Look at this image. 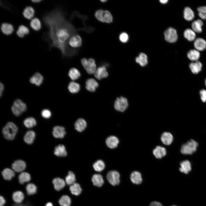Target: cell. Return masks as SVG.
I'll return each instance as SVG.
<instances>
[{"mask_svg": "<svg viewBox=\"0 0 206 206\" xmlns=\"http://www.w3.org/2000/svg\"><path fill=\"white\" fill-rule=\"evenodd\" d=\"M183 17L186 20L191 21L194 18V13L190 7H185L184 10Z\"/></svg>", "mask_w": 206, "mask_h": 206, "instance_id": "cell-28", "label": "cell"}, {"mask_svg": "<svg viewBox=\"0 0 206 206\" xmlns=\"http://www.w3.org/2000/svg\"><path fill=\"white\" fill-rule=\"evenodd\" d=\"M41 114L42 116L44 118L48 119L51 117L52 113L50 110L49 109H44L41 111Z\"/></svg>", "mask_w": 206, "mask_h": 206, "instance_id": "cell-50", "label": "cell"}, {"mask_svg": "<svg viewBox=\"0 0 206 206\" xmlns=\"http://www.w3.org/2000/svg\"><path fill=\"white\" fill-rule=\"evenodd\" d=\"M106 143L109 148H114L117 146L119 143V140L116 137L114 136H111L107 138Z\"/></svg>", "mask_w": 206, "mask_h": 206, "instance_id": "cell-16", "label": "cell"}, {"mask_svg": "<svg viewBox=\"0 0 206 206\" xmlns=\"http://www.w3.org/2000/svg\"><path fill=\"white\" fill-rule=\"evenodd\" d=\"M25 126L28 128H31L35 126L37 124L36 120L32 117H29L26 118L23 121Z\"/></svg>", "mask_w": 206, "mask_h": 206, "instance_id": "cell-40", "label": "cell"}, {"mask_svg": "<svg viewBox=\"0 0 206 206\" xmlns=\"http://www.w3.org/2000/svg\"><path fill=\"white\" fill-rule=\"evenodd\" d=\"M6 201L4 198L1 196H0V206H3L5 204Z\"/></svg>", "mask_w": 206, "mask_h": 206, "instance_id": "cell-55", "label": "cell"}, {"mask_svg": "<svg viewBox=\"0 0 206 206\" xmlns=\"http://www.w3.org/2000/svg\"><path fill=\"white\" fill-rule=\"evenodd\" d=\"M70 190L73 195L76 196L79 195L82 191L79 184L76 183H74L71 185L70 187Z\"/></svg>", "mask_w": 206, "mask_h": 206, "instance_id": "cell-42", "label": "cell"}, {"mask_svg": "<svg viewBox=\"0 0 206 206\" xmlns=\"http://www.w3.org/2000/svg\"><path fill=\"white\" fill-rule=\"evenodd\" d=\"M86 126L87 123L86 121L82 118L78 119L74 124L75 129L79 132H82L84 130Z\"/></svg>", "mask_w": 206, "mask_h": 206, "instance_id": "cell-22", "label": "cell"}, {"mask_svg": "<svg viewBox=\"0 0 206 206\" xmlns=\"http://www.w3.org/2000/svg\"><path fill=\"white\" fill-rule=\"evenodd\" d=\"M128 104L127 99L126 98L121 96L116 98L114 103V108L117 111L123 112L128 107Z\"/></svg>", "mask_w": 206, "mask_h": 206, "instance_id": "cell-6", "label": "cell"}, {"mask_svg": "<svg viewBox=\"0 0 206 206\" xmlns=\"http://www.w3.org/2000/svg\"><path fill=\"white\" fill-rule=\"evenodd\" d=\"M76 181L75 176L74 173L71 171L68 172V175L65 178V181L69 185H71L74 184Z\"/></svg>", "mask_w": 206, "mask_h": 206, "instance_id": "cell-45", "label": "cell"}, {"mask_svg": "<svg viewBox=\"0 0 206 206\" xmlns=\"http://www.w3.org/2000/svg\"><path fill=\"white\" fill-rule=\"evenodd\" d=\"M26 167L25 162L21 160L15 161L12 164L13 169L17 172H21L23 171Z\"/></svg>", "mask_w": 206, "mask_h": 206, "instance_id": "cell-12", "label": "cell"}, {"mask_svg": "<svg viewBox=\"0 0 206 206\" xmlns=\"http://www.w3.org/2000/svg\"><path fill=\"white\" fill-rule=\"evenodd\" d=\"M82 44V38L77 33L72 36L68 42L70 46L74 49L80 47Z\"/></svg>", "mask_w": 206, "mask_h": 206, "instance_id": "cell-9", "label": "cell"}, {"mask_svg": "<svg viewBox=\"0 0 206 206\" xmlns=\"http://www.w3.org/2000/svg\"><path fill=\"white\" fill-rule=\"evenodd\" d=\"M24 198V194L20 191H17L13 193L12 199L13 201L17 204H20Z\"/></svg>", "mask_w": 206, "mask_h": 206, "instance_id": "cell-35", "label": "cell"}, {"mask_svg": "<svg viewBox=\"0 0 206 206\" xmlns=\"http://www.w3.org/2000/svg\"><path fill=\"white\" fill-rule=\"evenodd\" d=\"M66 134L65 129L62 126H56L53 129L52 134L55 138H64Z\"/></svg>", "mask_w": 206, "mask_h": 206, "instance_id": "cell-13", "label": "cell"}, {"mask_svg": "<svg viewBox=\"0 0 206 206\" xmlns=\"http://www.w3.org/2000/svg\"><path fill=\"white\" fill-rule=\"evenodd\" d=\"M100 1L102 3H104L106 2L107 1V0H100Z\"/></svg>", "mask_w": 206, "mask_h": 206, "instance_id": "cell-59", "label": "cell"}, {"mask_svg": "<svg viewBox=\"0 0 206 206\" xmlns=\"http://www.w3.org/2000/svg\"><path fill=\"white\" fill-rule=\"evenodd\" d=\"M136 63L139 64L142 67L146 66L148 64L147 57L146 55L143 53H140L138 56L135 59Z\"/></svg>", "mask_w": 206, "mask_h": 206, "instance_id": "cell-29", "label": "cell"}, {"mask_svg": "<svg viewBox=\"0 0 206 206\" xmlns=\"http://www.w3.org/2000/svg\"><path fill=\"white\" fill-rule=\"evenodd\" d=\"M120 175L117 171L112 170L108 172L107 175V179L111 185L115 186L118 185L120 182Z\"/></svg>", "mask_w": 206, "mask_h": 206, "instance_id": "cell-8", "label": "cell"}, {"mask_svg": "<svg viewBox=\"0 0 206 206\" xmlns=\"http://www.w3.org/2000/svg\"><path fill=\"white\" fill-rule=\"evenodd\" d=\"M54 189L57 191H59L62 189L65 185V182L62 179L56 177L52 181Z\"/></svg>", "mask_w": 206, "mask_h": 206, "instance_id": "cell-19", "label": "cell"}, {"mask_svg": "<svg viewBox=\"0 0 206 206\" xmlns=\"http://www.w3.org/2000/svg\"><path fill=\"white\" fill-rule=\"evenodd\" d=\"M119 38L121 42L123 43H125L128 41V37L126 33L123 32L120 35Z\"/></svg>", "mask_w": 206, "mask_h": 206, "instance_id": "cell-51", "label": "cell"}, {"mask_svg": "<svg viewBox=\"0 0 206 206\" xmlns=\"http://www.w3.org/2000/svg\"><path fill=\"white\" fill-rule=\"evenodd\" d=\"M203 23L200 19H198L193 21L191 24V27L195 32L200 33L202 32V27Z\"/></svg>", "mask_w": 206, "mask_h": 206, "instance_id": "cell-26", "label": "cell"}, {"mask_svg": "<svg viewBox=\"0 0 206 206\" xmlns=\"http://www.w3.org/2000/svg\"><path fill=\"white\" fill-rule=\"evenodd\" d=\"M58 202L61 206H70L71 204L70 198L66 195L62 196L59 200Z\"/></svg>", "mask_w": 206, "mask_h": 206, "instance_id": "cell-44", "label": "cell"}, {"mask_svg": "<svg viewBox=\"0 0 206 206\" xmlns=\"http://www.w3.org/2000/svg\"><path fill=\"white\" fill-rule=\"evenodd\" d=\"M103 23H110L113 21V17L110 12L108 10L104 11L103 15Z\"/></svg>", "mask_w": 206, "mask_h": 206, "instance_id": "cell-46", "label": "cell"}, {"mask_svg": "<svg viewBox=\"0 0 206 206\" xmlns=\"http://www.w3.org/2000/svg\"><path fill=\"white\" fill-rule=\"evenodd\" d=\"M68 88L71 93L75 94L78 92L80 91V86L79 84L72 82H70L69 84Z\"/></svg>", "mask_w": 206, "mask_h": 206, "instance_id": "cell-41", "label": "cell"}, {"mask_svg": "<svg viewBox=\"0 0 206 206\" xmlns=\"http://www.w3.org/2000/svg\"><path fill=\"white\" fill-rule=\"evenodd\" d=\"M167 0H160V2L162 4H165L168 2Z\"/></svg>", "mask_w": 206, "mask_h": 206, "instance_id": "cell-57", "label": "cell"}, {"mask_svg": "<svg viewBox=\"0 0 206 206\" xmlns=\"http://www.w3.org/2000/svg\"><path fill=\"white\" fill-rule=\"evenodd\" d=\"M197 10L200 18L202 19L206 20V6L199 7L197 8Z\"/></svg>", "mask_w": 206, "mask_h": 206, "instance_id": "cell-48", "label": "cell"}, {"mask_svg": "<svg viewBox=\"0 0 206 206\" xmlns=\"http://www.w3.org/2000/svg\"><path fill=\"white\" fill-rule=\"evenodd\" d=\"M27 110L26 104L21 99H17L15 100L11 107L13 113L16 116L20 115Z\"/></svg>", "mask_w": 206, "mask_h": 206, "instance_id": "cell-3", "label": "cell"}, {"mask_svg": "<svg viewBox=\"0 0 206 206\" xmlns=\"http://www.w3.org/2000/svg\"><path fill=\"white\" fill-rule=\"evenodd\" d=\"M166 153L165 148L160 146H156L153 151V154L157 159H160L162 158L165 156Z\"/></svg>", "mask_w": 206, "mask_h": 206, "instance_id": "cell-17", "label": "cell"}, {"mask_svg": "<svg viewBox=\"0 0 206 206\" xmlns=\"http://www.w3.org/2000/svg\"><path fill=\"white\" fill-rule=\"evenodd\" d=\"M180 167L179 170L182 173L188 174L191 170V166L190 162L188 160L181 161L180 163Z\"/></svg>", "mask_w": 206, "mask_h": 206, "instance_id": "cell-23", "label": "cell"}, {"mask_svg": "<svg viewBox=\"0 0 206 206\" xmlns=\"http://www.w3.org/2000/svg\"><path fill=\"white\" fill-rule=\"evenodd\" d=\"M107 64H105L99 67L94 73L95 77L98 80H101L106 78L108 75V73L106 70Z\"/></svg>", "mask_w": 206, "mask_h": 206, "instance_id": "cell-10", "label": "cell"}, {"mask_svg": "<svg viewBox=\"0 0 206 206\" xmlns=\"http://www.w3.org/2000/svg\"><path fill=\"white\" fill-rule=\"evenodd\" d=\"M93 167L96 171L101 172L102 171L105 167V164L102 160H98L95 162L93 165Z\"/></svg>", "mask_w": 206, "mask_h": 206, "instance_id": "cell-43", "label": "cell"}, {"mask_svg": "<svg viewBox=\"0 0 206 206\" xmlns=\"http://www.w3.org/2000/svg\"><path fill=\"white\" fill-rule=\"evenodd\" d=\"M200 94L201 96V98L202 101L203 102H206V90L205 89H202L200 91Z\"/></svg>", "mask_w": 206, "mask_h": 206, "instance_id": "cell-52", "label": "cell"}, {"mask_svg": "<svg viewBox=\"0 0 206 206\" xmlns=\"http://www.w3.org/2000/svg\"><path fill=\"white\" fill-rule=\"evenodd\" d=\"M199 51L196 49H192L189 50L187 54L188 58L192 61L195 62L198 61L200 57Z\"/></svg>", "mask_w": 206, "mask_h": 206, "instance_id": "cell-30", "label": "cell"}, {"mask_svg": "<svg viewBox=\"0 0 206 206\" xmlns=\"http://www.w3.org/2000/svg\"><path fill=\"white\" fill-rule=\"evenodd\" d=\"M35 136V134L34 131L31 130H29L27 132L24 136V140L27 144H31L33 142Z\"/></svg>", "mask_w": 206, "mask_h": 206, "instance_id": "cell-34", "label": "cell"}, {"mask_svg": "<svg viewBox=\"0 0 206 206\" xmlns=\"http://www.w3.org/2000/svg\"><path fill=\"white\" fill-rule=\"evenodd\" d=\"M29 32V29L27 27L23 25H21L19 27L16 33L18 36L22 38L28 34Z\"/></svg>", "mask_w": 206, "mask_h": 206, "instance_id": "cell-37", "label": "cell"}, {"mask_svg": "<svg viewBox=\"0 0 206 206\" xmlns=\"http://www.w3.org/2000/svg\"><path fill=\"white\" fill-rule=\"evenodd\" d=\"M31 1L33 3H39L41 1H42V0H31Z\"/></svg>", "mask_w": 206, "mask_h": 206, "instance_id": "cell-56", "label": "cell"}, {"mask_svg": "<svg viewBox=\"0 0 206 206\" xmlns=\"http://www.w3.org/2000/svg\"><path fill=\"white\" fill-rule=\"evenodd\" d=\"M161 139L163 144L169 145L172 143L173 140V137L172 134L170 132H165L161 134Z\"/></svg>", "mask_w": 206, "mask_h": 206, "instance_id": "cell-18", "label": "cell"}, {"mask_svg": "<svg viewBox=\"0 0 206 206\" xmlns=\"http://www.w3.org/2000/svg\"><path fill=\"white\" fill-rule=\"evenodd\" d=\"M150 206H163L162 204L160 202L154 201L151 203Z\"/></svg>", "mask_w": 206, "mask_h": 206, "instance_id": "cell-54", "label": "cell"}, {"mask_svg": "<svg viewBox=\"0 0 206 206\" xmlns=\"http://www.w3.org/2000/svg\"><path fill=\"white\" fill-rule=\"evenodd\" d=\"M30 25L31 27L34 30L38 31L41 27V24L40 20L37 17L32 19L30 21Z\"/></svg>", "mask_w": 206, "mask_h": 206, "instance_id": "cell-36", "label": "cell"}, {"mask_svg": "<svg viewBox=\"0 0 206 206\" xmlns=\"http://www.w3.org/2000/svg\"><path fill=\"white\" fill-rule=\"evenodd\" d=\"M4 89V86L3 83H0V96L1 97L3 95Z\"/></svg>", "mask_w": 206, "mask_h": 206, "instance_id": "cell-53", "label": "cell"}, {"mask_svg": "<svg viewBox=\"0 0 206 206\" xmlns=\"http://www.w3.org/2000/svg\"><path fill=\"white\" fill-rule=\"evenodd\" d=\"M130 178L132 182L136 185L140 184L142 181L141 174L138 171L132 172L130 175Z\"/></svg>", "mask_w": 206, "mask_h": 206, "instance_id": "cell-21", "label": "cell"}, {"mask_svg": "<svg viewBox=\"0 0 206 206\" xmlns=\"http://www.w3.org/2000/svg\"><path fill=\"white\" fill-rule=\"evenodd\" d=\"M98 86V82L93 78H89L86 82V88L90 92H94Z\"/></svg>", "mask_w": 206, "mask_h": 206, "instance_id": "cell-15", "label": "cell"}, {"mask_svg": "<svg viewBox=\"0 0 206 206\" xmlns=\"http://www.w3.org/2000/svg\"><path fill=\"white\" fill-rule=\"evenodd\" d=\"M165 40L167 42L173 43L175 42L178 39V35L175 29L171 27L167 28L164 33Z\"/></svg>", "mask_w": 206, "mask_h": 206, "instance_id": "cell-7", "label": "cell"}, {"mask_svg": "<svg viewBox=\"0 0 206 206\" xmlns=\"http://www.w3.org/2000/svg\"><path fill=\"white\" fill-rule=\"evenodd\" d=\"M18 131L16 125L12 122H8L3 128L2 132L4 138L7 140H13Z\"/></svg>", "mask_w": 206, "mask_h": 206, "instance_id": "cell-2", "label": "cell"}, {"mask_svg": "<svg viewBox=\"0 0 206 206\" xmlns=\"http://www.w3.org/2000/svg\"><path fill=\"white\" fill-rule=\"evenodd\" d=\"M92 180L93 185L97 187L102 186L104 183L103 177L100 174H95L92 177Z\"/></svg>", "mask_w": 206, "mask_h": 206, "instance_id": "cell-31", "label": "cell"}, {"mask_svg": "<svg viewBox=\"0 0 206 206\" xmlns=\"http://www.w3.org/2000/svg\"><path fill=\"white\" fill-rule=\"evenodd\" d=\"M2 175L4 179L10 181L14 177L15 173L12 170L9 168H6L2 172Z\"/></svg>", "mask_w": 206, "mask_h": 206, "instance_id": "cell-33", "label": "cell"}, {"mask_svg": "<svg viewBox=\"0 0 206 206\" xmlns=\"http://www.w3.org/2000/svg\"><path fill=\"white\" fill-rule=\"evenodd\" d=\"M176 206V205H173V206Z\"/></svg>", "mask_w": 206, "mask_h": 206, "instance_id": "cell-61", "label": "cell"}, {"mask_svg": "<svg viewBox=\"0 0 206 206\" xmlns=\"http://www.w3.org/2000/svg\"><path fill=\"white\" fill-rule=\"evenodd\" d=\"M43 77L41 74L36 72L30 77L29 81L31 84L37 86H39L43 83Z\"/></svg>", "mask_w": 206, "mask_h": 206, "instance_id": "cell-11", "label": "cell"}, {"mask_svg": "<svg viewBox=\"0 0 206 206\" xmlns=\"http://www.w3.org/2000/svg\"><path fill=\"white\" fill-rule=\"evenodd\" d=\"M19 183L21 184L25 183L29 181L31 177L30 174L26 172H23L21 173L18 177Z\"/></svg>", "mask_w": 206, "mask_h": 206, "instance_id": "cell-39", "label": "cell"}, {"mask_svg": "<svg viewBox=\"0 0 206 206\" xmlns=\"http://www.w3.org/2000/svg\"><path fill=\"white\" fill-rule=\"evenodd\" d=\"M1 28L2 33L7 35L11 34L14 30L13 25L10 23H2Z\"/></svg>", "mask_w": 206, "mask_h": 206, "instance_id": "cell-20", "label": "cell"}, {"mask_svg": "<svg viewBox=\"0 0 206 206\" xmlns=\"http://www.w3.org/2000/svg\"><path fill=\"white\" fill-rule=\"evenodd\" d=\"M26 190L28 195H33L36 193L37 187L34 184L29 183L26 186Z\"/></svg>", "mask_w": 206, "mask_h": 206, "instance_id": "cell-47", "label": "cell"}, {"mask_svg": "<svg viewBox=\"0 0 206 206\" xmlns=\"http://www.w3.org/2000/svg\"><path fill=\"white\" fill-rule=\"evenodd\" d=\"M185 37L189 41H192L195 39L196 35L195 32L192 29L187 28L184 32Z\"/></svg>", "mask_w": 206, "mask_h": 206, "instance_id": "cell-32", "label": "cell"}, {"mask_svg": "<svg viewBox=\"0 0 206 206\" xmlns=\"http://www.w3.org/2000/svg\"><path fill=\"white\" fill-rule=\"evenodd\" d=\"M81 62L88 73L91 74L95 73L96 70V65L94 59L90 58L87 60L83 58L81 60Z\"/></svg>", "mask_w": 206, "mask_h": 206, "instance_id": "cell-5", "label": "cell"}, {"mask_svg": "<svg viewBox=\"0 0 206 206\" xmlns=\"http://www.w3.org/2000/svg\"><path fill=\"white\" fill-rule=\"evenodd\" d=\"M45 206H53V205L51 203L48 202L46 203Z\"/></svg>", "mask_w": 206, "mask_h": 206, "instance_id": "cell-58", "label": "cell"}, {"mask_svg": "<svg viewBox=\"0 0 206 206\" xmlns=\"http://www.w3.org/2000/svg\"><path fill=\"white\" fill-rule=\"evenodd\" d=\"M194 45L196 49L199 51H203L206 48V41L202 38H197L194 40Z\"/></svg>", "mask_w": 206, "mask_h": 206, "instance_id": "cell-14", "label": "cell"}, {"mask_svg": "<svg viewBox=\"0 0 206 206\" xmlns=\"http://www.w3.org/2000/svg\"><path fill=\"white\" fill-rule=\"evenodd\" d=\"M35 13L34 9L32 7L28 6L25 7L23 12V15L25 18L30 19L34 17Z\"/></svg>", "mask_w": 206, "mask_h": 206, "instance_id": "cell-25", "label": "cell"}, {"mask_svg": "<svg viewBox=\"0 0 206 206\" xmlns=\"http://www.w3.org/2000/svg\"><path fill=\"white\" fill-rule=\"evenodd\" d=\"M202 64L199 61L190 63L189 65V68L192 72L195 74H198L201 70Z\"/></svg>", "mask_w": 206, "mask_h": 206, "instance_id": "cell-27", "label": "cell"}, {"mask_svg": "<svg viewBox=\"0 0 206 206\" xmlns=\"http://www.w3.org/2000/svg\"><path fill=\"white\" fill-rule=\"evenodd\" d=\"M54 154L59 157H65L67 155L65 147L63 144H59L56 146L54 152Z\"/></svg>", "mask_w": 206, "mask_h": 206, "instance_id": "cell-24", "label": "cell"}, {"mask_svg": "<svg viewBox=\"0 0 206 206\" xmlns=\"http://www.w3.org/2000/svg\"><path fill=\"white\" fill-rule=\"evenodd\" d=\"M198 145L197 142L193 139L188 141L187 143L183 144L181 147V153L185 155L191 154L197 150Z\"/></svg>", "mask_w": 206, "mask_h": 206, "instance_id": "cell-4", "label": "cell"}, {"mask_svg": "<svg viewBox=\"0 0 206 206\" xmlns=\"http://www.w3.org/2000/svg\"><path fill=\"white\" fill-rule=\"evenodd\" d=\"M68 74L70 79L73 80L78 79L81 76L80 72L75 68L70 69L69 71Z\"/></svg>", "mask_w": 206, "mask_h": 206, "instance_id": "cell-38", "label": "cell"}, {"mask_svg": "<svg viewBox=\"0 0 206 206\" xmlns=\"http://www.w3.org/2000/svg\"><path fill=\"white\" fill-rule=\"evenodd\" d=\"M43 20L48 28L45 38L50 43V48L58 49L64 56L77 54L78 49L71 47L68 42L78 29L65 18L62 11L58 9L53 10L45 15Z\"/></svg>", "mask_w": 206, "mask_h": 206, "instance_id": "cell-1", "label": "cell"}, {"mask_svg": "<svg viewBox=\"0 0 206 206\" xmlns=\"http://www.w3.org/2000/svg\"><path fill=\"white\" fill-rule=\"evenodd\" d=\"M104 11L102 9H98L95 12L94 14L96 19L102 23H103L102 18Z\"/></svg>", "mask_w": 206, "mask_h": 206, "instance_id": "cell-49", "label": "cell"}, {"mask_svg": "<svg viewBox=\"0 0 206 206\" xmlns=\"http://www.w3.org/2000/svg\"><path fill=\"white\" fill-rule=\"evenodd\" d=\"M205 86H206V78L205 79Z\"/></svg>", "mask_w": 206, "mask_h": 206, "instance_id": "cell-60", "label": "cell"}]
</instances>
